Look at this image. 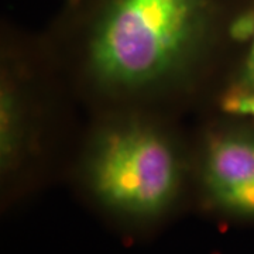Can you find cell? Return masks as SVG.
I'll list each match as a JSON object with an SVG mask.
<instances>
[{"instance_id": "4", "label": "cell", "mask_w": 254, "mask_h": 254, "mask_svg": "<svg viewBox=\"0 0 254 254\" xmlns=\"http://www.w3.org/2000/svg\"><path fill=\"white\" fill-rule=\"evenodd\" d=\"M223 108L229 113L254 119V93L232 95L223 102Z\"/></svg>"}, {"instance_id": "2", "label": "cell", "mask_w": 254, "mask_h": 254, "mask_svg": "<svg viewBox=\"0 0 254 254\" xmlns=\"http://www.w3.org/2000/svg\"><path fill=\"white\" fill-rule=\"evenodd\" d=\"M92 175L95 190L108 205L136 215L161 210L178 182L171 148L144 128L112 133L100 147Z\"/></svg>"}, {"instance_id": "1", "label": "cell", "mask_w": 254, "mask_h": 254, "mask_svg": "<svg viewBox=\"0 0 254 254\" xmlns=\"http://www.w3.org/2000/svg\"><path fill=\"white\" fill-rule=\"evenodd\" d=\"M208 13V0H108L92 41V63L106 81L154 79L180 60Z\"/></svg>"}, {"instance_id": "3", "label": "cell", "mask_w": 254, "mask_h": 254, "mask_svg": "<svg viewBox=\"0 0 254 254\" xmlns=\"http://www.w3.org/2000/svg\"><path fill=\"white\" fill-rule=\"evenodd\" d=\"M209 188L226 208L254 215V141L226 137L210 147Z\"/></svg>"}, {"instance_id": "5", "label": "cell", "mask_w": 254, "mask_h": 254, "mask_svg": "<svg viewBox=\"0 0 254 254\" xmlns=\"http://www.w3.org/2000/svg\"><path fill=\"white\" fill-rule=\"evenodd\" d=\"M232 34L235 38H240V40L254 37V16L246 14L242 18H239L232 26Z\"/></svg>"}, {"instance_id": "6", "label": "cell", "mask_w": 254, "mask_h": 254, "mask_svg": "<svg viewBox=\"0 0 254 254\" xmlns=\"http://www.w3.org/2000/svg\"><path fill=\"white\" fill-rule=\"evenodd\" d=\"M246 78H247V82L250 83V86L254 88V43H253V50H252L250 57H249V63H247V72H246Z\"/></svg>"}]
</instances>
